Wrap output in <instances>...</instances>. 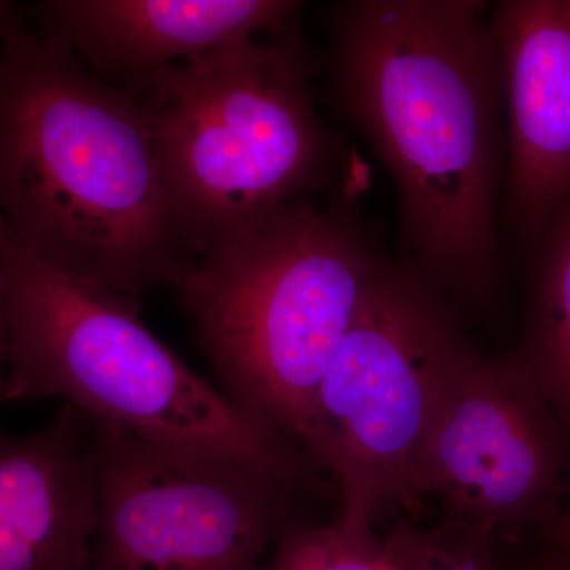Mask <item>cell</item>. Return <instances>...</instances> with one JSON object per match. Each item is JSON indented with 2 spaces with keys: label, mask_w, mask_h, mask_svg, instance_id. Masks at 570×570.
Listing matches in <instances>:
<instances>
[{
  "label": "cell",
  "mask_w": 570,
  "mask_h": 570,
  "mask_svg": "<svg viewBox=\"0 0 570 570\" xmlns=\"http://www.w3.org/2000/svg\"><path fill=\"white\" fill-rule=\"evenodd\" d=\"M487 3L348 0L332 7L333 102L395 183L411 262L485 307L501 281L504 94Z\"/></svg>",
  "instance_id": "obj_1"
},
{
  "label": "cell",
  "mask_w": 570,
  "mask_h": 570,
  "mask_svg": "<svg viewBox=\"0 0 570 570\" xmlns=\"http://www.w3.org/2000/svg\"><path fill=\"white\" fill-rule=\"evenodd\" d=\"M7 245L140 298L193 269L140 102L9 6L0 20Z\"/></svg>",
  "instance_id": "obj_2"
},
{
  "label": "cell",
  "mask_w": 570,
  "mask_h": 570,
  "mask_svg": "<svg viewBox=\"0 0 570 570\" xmlns=\"http://www.w3.org/2000/svg\"><path fill=\"white\" fill-rule=\"evenodd\" d=\"M318 197L239 224L198 255L179 287L220 392L299 450L381 261L352 195Z\"/></svg>",
  "instance_id": "obj_3"
},
{
  "label": "cell",
  "mask_w": 570,
  "mask_h": 570,
  "mask_svg": "<svg viewBox=\"0 0 570 570\" xmlns=\"http://www.w3.org/2000/svg\"><path fill=\"white\" fill-rule=\"evenodd\" d=\"M9 370L3 404L61 397L153 448L245 464L309 497L321 471L287 439L236 406L140 318V298L7 245Z\"/></svg>",
  "instance_id": "obj_4"
},
{
  "label": "cell",
  "mask_w": 570,
  "mask_h": 570,
  "mask_svg": "<svg viewBox=\"0 0 570 570\" xmlns=\"http://www.w3.org/2000/svg\"><path fill=\"white\" fill-rule=\"evenodd\" d=\"M318 63L298 29L157 75L140 102L187 250L341 183L343 146L314 104Z\"/></svg>",
  "instance_id": "obj_5"
},
{
  "label": "cell",
  "mask_w": 570,
  "mask_h": 570,
  "mask_svg": "<svg viewBox=\"0 0 570 570\" xmlns=\"http://www.w3.org/2000/svg\"><path fill=\"white\" fill-rule=\"evenodd\" d=\"M480 356L417 265L379 261L318 385L302 444L335 479L344 527L374 531L389 510L419 508L415 472L426 439Z\"/></svg>",
  "instance_id": "obj_6"
},
{
  "label": "cell",
  "mask_w": 570,
  "mask_h": 570,
  "mask_svg": "<svg viewBox=\"0 0 570 570\" xmlns=\"http://www.w3.org/2000/svg\"><path fill=\"white\" fill-rule=\"evenodd\" d=\"M97 523L86 570H257L305 524L283 480L153 448L96 420Z\"/></svg>",
  "instance_id": "obj_7"
},
{
  "label": "cell",
  "mask_w": 570,
  "mask_h": 570,
  "mask_svg": "<svg viewBox=\"0 0 570 570\" xmlns=\"http://www.w3.org/2000/svg\"><path fill=\"white\" fill-rule=\"evenodd\" d=\"M569 464L560 420L519 352L480 356L426 439L415 498L433 494L442 523L491 540L551 528Z\"/></svg>",
  "instance_id": "obj_8"
},
{
  "label": "cell",
  "mask_w": 570,
  "mask_h": 570,
  "mask_svg": "<svg viewBox=\"0 0 570 570\" xmlns=\"http://www.w3.org/2000/svg\"><path fill=\"white\" fill-rule=\"evenodd\" d=\"M489 24L508 115L499 223L535 246L570 197V0H502Z\"/></svg>",
  "instance_id": "obj_9"
},
{
  "label": "cell",
  "mask_w": 570,
  "mask_h": 570,
  "mask_svg": "<svg viewBox=\"0 0 570 570\" xmlns=\"http://www.w3.org/2000/svg\"><path fill=\"white\" fill-rule=\"evenodd\" d=\"M303 7L295 0H45L29 17L92 73L138 100L170 67L258 32L294 31Z\"/></svg>",
  "instance_id": "obj_10"
},
{
  "label": "cell",
  "mask_w": 570,
  "mask_h": 570,
  "mask_svg": "<svg viewBox=\"0 0 570 570\" xmlns=\"http://www.w3.org/2000/svg\"><path fill=\"white\" fill-rule=\"evenodd\" d=\"M96 523V419L62 404L37 433L0 431V570H86Z\"/></svg>",
  "instance_id": "obj_11"
},
{
  "label": "cell",
  "mask_w": 570,
  "mask_h": 570,
  "mask_svg": "<svg viewBox=\"0 0 570 570\" xmlns=\"http://www.w3.org/2000/svg\"><path fill=\"white\" fill-rule=\"evenodd\" d=\"M519 355L560 420L570 448V197L550 217L538 245Z\"/></svg>",
  "instance_id": "obj_12"
},
{
  "label": "cell",
  "mask_w": 570,
  "mask_h": 570,
  "mask_svg": "<svg viewBox=\"0 0 570 570\" xmlns=\"http://www.w3.org/2000/svg\"><path fill=\"white\" fill-rule=\"evenodd\" d=\"M275 554L257 570H392L374 531L335 523L299 524L285 532Z\"/></svg>",
  "instance_id": "obj_13"
},
{
  "label": "cell",
  "mask_w": 570,
  "mask_h": 570,
  "mask_svg": "<svg viewBox=\"0 0 570 570\" xmlns=\"http://www.w3.org/2000/svg\"><path fill=\"white\" fill-rule=\"evenodd\" d=\"M387 538L422 570H499L493 540L450 524L420 530L401 523Z\"/></svg>",
  "instance_id": "obj_14"
},
{
  "label": "cell",
  "mask_w": 570,
  "mask_h": 570,
  "mask_svg": "<svg viewBox=\"0 0 570 570\" xmlns=\"http://www.w3.org/2000/svg\"><path fill=\"white\" fill-rule=\"evenodd\" d=\"M7 298H9V264H7V238L0 220V406L3 404V385L9 370V321H7Z\"/></svg>",
  "instance_id": "obj_15"
},
{
  "label": "cell",
  "mask_w": 570,
  "mask_h": 570,
  "mask_svg": "<svg viewBox=\"0 0 570 570\" xmlns=\"http://www.w3.org/2000/svg\"><path fill=\"white\" fill-rule=\"evenodd\" d=\"M551 538L562 551L570 554V510L558 517L553 527L550 528Z\"/></svg>",
  "instance_id": "obj_16"
},
{
  "label": "cell",
  "mask_w": 570,
  "mask_h": 570,
  "mask_svg": "<svg viewBox=\"0 0 570 570\" xmlns=\"http://www.w3.org/2000/svg\"><path fill=\"white\" fill-rule=\"evenodd\" d=\"M562 553H564L562 560L547 562V564L540 566L535 570H570V554L566 551H562Z\"/></svg>",
  "instance_id": "obj_17"
},
{
  "label": "cell",
  "mask_w": 570,
  "mask_h": 570,
  "mask_svg": "<svg viewBox=\"0 0 570 570\" xmlns=\"http://www.w3.org/2000/svg\"><path fill=\"white\" fill-rule=\"evenodd\" d=\"M9 2H0V20H2L3 13H6V10L9 9Z\"/></svg>",
  "instance_id": "obj_18"
}]
</instances>
